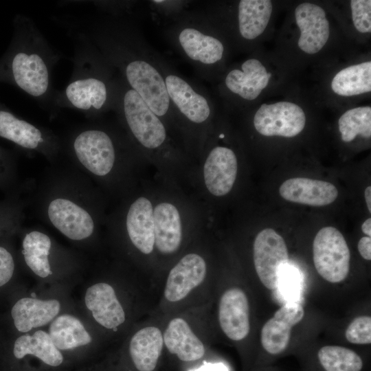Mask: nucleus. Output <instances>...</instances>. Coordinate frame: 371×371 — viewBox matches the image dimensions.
Segmentation results:
<instances>
[{
  "mask_svg": "<svg viewBox=\"0 0 371 371\" xmlns=\"http://www.w3.org/2000/svg\"><path fill=\"white\" fill-rule=\"evenodd\" d=\"M131 269L111 267L88 271L87 268L77 282L82 286L80 298L74 302L111 348L152 313L158 300L159 289L153 279Z\"/></svg>",
  "mask_w": 371,
  "mask_h": 371,
  "instance_id": "1",
  "label": "nucleus"
},
{
  "mask_svg": "<svg viewBox=\"0 0 371 371\" xmlns=\"http://www.w3.org/2000/svg\"><path fill=\"white\" fill-rule=\"evenodd\" d=\"M98 201L90 179L70 164L49 171L32 199L42 221L84 250L93 247L96 240Z\"/></svg>",
  "mask_w": 371,
  "mask_h": 371,
  "instance_id": "2",
  "label": "nucleus"
},
{
  "mask_svg": "<svg viewBox=\"0 0 371 371\" xmlns=\"http://www.w3.org/2000/svg\"><path fill=\"white\" fill-rule=\"evenodd\" d=\"M12 26L11 41L0 58V82L25 93L54 117L58 113V90L53 86L52 76L63 54L50 45L30 17L17 14Z\"/></svg>",
  "mask_w": 371,
  "mask_h": 371,
  "instance_id": "3",
  "label": "nucleus"
},
{
  "mask_svg": "<svg viewBox=\"0 0 371 371\" xmlns=\"http://www.w3.org/2000/svg\"><path fill=\"white\" fill-rule=\"evenodd\" d=\"M74 43L73 71L66 87L56 98L57 110H77L89 119L114 109L119 78L115 70L95 45L82 33L65 27Z\"/></svg>",
  "mask_w": 371,
  "mask_h": 371,
  "instance_id": "4",
  "label": "nucleus"
},
{
  "mask_svg": "<svg viewBox=\"0 0 371 371\" xmlns=\"http://www.w3.org/2000/svg\"><path fill=\"white\" fill-rule=\"evenodd\" d=\"M19 260L41 286L71 289L88 268L85 256L64 247L46 230L22 226Z\"/></svg>",
  "mask_w": 371,
  "mask_h": 371,
  "instance_id": "5",
  "label": "nucleus"
},
{
  "mask_svg": "<svg viewBox=\"0 0 371 371\" xmlns=\"http://www.w3.org/2000/svg\"><path fill=\"white\" fill-rule=\"evenodd\" d=\"M216 284L203 254L189 251L169 267L161 282L159 297L150 315L164 319L214 300Z\"/></svg>",
  "mask_w": 371,
  "mask_h": 371,
  "instance_id": "6",
  "label": "nucleus"
},
{
  "mask_svg": "<svg viewBox=\"0 0 371 371\" xmlns=\"http://www.w3.org/2000/svg\"><path fill=\"white\" fill-rule=\"evenodd\" d=\"M45 329L72 368L98 360L111 349L74 300Z\"/></svg>",
  "mask_w": 371,
  "mask_h": 371,
  "instance_id": "7",
  "label": "nucleus"
},
{
  "mask_svg": "<svg viewBox=\"0 0 371 371\" xmlns=\"http://www.w3.org/2000/svg\"><path fill=\"white\" fill-rule=\"evenodd\" d=\"M62 139V155L88 178L105 180L114 172L118 150L113 135L106 129L85 124L71 130Z\"/></svg>",
  "mask_w": 371,
  "mask_h": 371,
  "instance_id": "8",
  "label": "nucleus"
},
{
  "mask_svg": "<svg viewBox=\"0 0 371 371\" xmlns=\"http://www.w3.org/2000/svg\"><path fill=\"white\" fill-rule=\"evenodd\" d=\"M212 304L188 308L163 319L165 353L186 363L203 359L214 329Z\"/></svg>",
  "mask_w": 371,
  "mask_h": 371,
  "instance_id": "9",
  "label": "nucleus"
},
{
  "mask_svg": "<svg viewBox=\"0 0 371 371\" xmlns=\"http://www.w3.org/2000/svg\"><path fill=\"white\" fill-rule=\"evenodd\" d=\"M164 319L150 315L137 322L106 357L115 371H157L165 353Z\"/></svg>",
  "mask_w": 371,
  "mask_h": 371,
  "instance_id": "10",
  "label": "nucleus"
},
{
  "mask_svg": "<svg viewBox=\"0 0 371 371\" xmlns=\"http://www.w3.org/2000/svg\"><path fill=\"white\" fill-rule=\"evenodd\" d=\"M71 289L41 286L29 295L18 299L10 314L13 324L20 334L45 328L74 301Z\"/></svg>",
  "mask_w": 371,
  "mask_h": 371,
  "instance_id": "11",
  "label": "nucleus"
},
{
  "mask_svg": "<svg viewBox=\"0 0 371 371\" xmlns=\"http://www.w3.org/2000/svg\"><path fill=\"white\" fill-rule=\"evenodd\" d=\"M5 368V371H67L72 368L45 328L19 335Z\"/></svg>",
  "mask_w": 371,
  "mask_h": 371,
  "instance_id": "12",
  "label": "nucleus"
},
{
  "mask_svg": "<svg viewBox=\"0 0 371 371\" xmlns=\"http://www.w3.org/2000/svg\"><path fill=\"white\" fill-rule=\"evenodd\" d=\"M0 138L28 153H37L56 164L62 155V139L52 130L29 122L0 102Z\"/></svg>",
  "mask_w": 371,
  "mask_h": 371,
  "instance_id": "13",
  "label": "nucleus"
},
{
  "mask_svg": "<svg viewBox=\"0 0 371 371\" xmlns=\"http://www.w3.org/2000/svg\"><path fill=\"white\" fill-rule=\"evenodd\" d=\"M115 110L133 137L144 148L155 149L166 139L164 124L141 97L120 76Z\"/></svg>",
  "mask_w": 371,
  "mask_h": 371,
  "instance_id": "14",
  "label": "nucleus"
},
{
  "mask_svg": "<svg viewBox=\"0 0 371 371\" xmlns=\"http://www.w3.org/2000/svg\"><path fill=\"white\" fill-rule=\"evenodd\" d=\"M315 267L331 283L344 280L350 269V252L342 234L334 227H325L317 233L313 243Z\"/></svg>",
  "mask_w": 371,
  "mask_h": 371,
  "instance_id": "15",
  "label": "nucleus"
},
{
  "mask_svg": "<svg viewBox=\"0 0 371 371\" xmlns=\"http://www.w3.org/2000/svg\"><path fill=\"white\" fill-rule=\"evenodd\" d=\"M220 291L214 297H216V308L213 319H216L218 328L227 339L241 342L247 338L251 330L248 296L236 284Z\"/></svg>",
  "mask_w": 371,
  "mask_h": 371,
  "instance_id": "16",
  "label": "nucleus"
},
{
  "mask_svg": "<svg viewBox=\"0 0 371 371\" xmlns=\"http://www.w3.org/2000/svg\"><path fill=\"white\" fill-rule=\"evenodd\" d=\"M253 259L262 284L268 289H276L281 269L289 261L284 238L271 228L262 229L254 242Z\"/></svg>",
  "mask_w": 371,
  "mask_h": 371,
  "instance_id": "17",
  "label": "nucleus"
},
{
  "mask_svg": "<svg viewBox=\"0 0 371 371\" xmlns=\"http://www.w3.org/2000/svg\"><path fill=\"white\" fill-rule=\"evenodd\" d=\"M306 122V115L301 106L286 101L262 104L253 120L254 128L262 135L284 137L299 135Z\"/></svg>",
  "mask_w": 371,
  "mask_h": 371,
  "instance_id": "18",
  "label": "nucleus"
},
{
  "mask_svg": "<svg viewBox=\"0 0 371 371\" xmlns=\"http://www.w3.org/2000/svg\"><path fill=\"white\" fill-rule=\"evenodd\" d=\"M124 231L128 247L142 256L155 252L153 210L150 201L141 196L128 207L125 215Z\"/></svg>",
  "mask_w": 371,
  "mask_h": 371,
  "instance_id": "19",
  "label": "nucleus"
},
{
  "mask_svg": "<svg viewBox=\"0 0 371 371\" xmlns=\"http://www.w3.org/2000/svg\"><path fill=\"white\" fill-rule=\"evenodd\" d=\"M295 19L300 30L299 48L306 54L322 50L330 36V25L324 10L319 5L304 2L295 9Z\"/></svg>",
  "mask_w": 371,
  "mask_h": 371,
  "instance_id": "20",
  "label": "nucleus"
},
{
  "mask_svg": "<svg viewBox=\"0 0 371 371\" xmlns=\"http://www.w3.org/2000/svg\"><path fill=\"white\" fill-rule=\"evenodd\" d=\"M302 306L289 302L276 311L262 326L260 341L264 349L270 354L283 352L289 343L293 326L304 317Z\"/></svg>",
  "mask_w": 371,
  "mask_h": 371,
  "instance_id": "21",
  "label": "nucleus"
},
{
  "mask_svg": "<svg viewBox=\"0 0 371 371\" xmlns=\"http://www.w3.org/2000/svg\"><path fill=\"white\" fill-rule=\"evenodd\" d=\"M155 252L164 258L175 256L183 244L182 227L177 207L161 203L153 210Z\"/></svg>",
  "mask_w": 371,
  "mask_h": 371,
  "instance_id": "22",
  "label": "nucleus"
},
{
  "mask_svg": "<svg viewBox=\"0 0 371 371\" xmlns=\"http://www.w3.org/2000/svg\"><path fill=\"white\" fill-rule=\"evenodd\" d=\"M164 82L170 102L185 117L195 124H202L209 118V102L187 80L177 74H168Z\"/></svg>",
  "mask_w": 371,
  "mask_h": 371,
  "instance_id": "23",
  "label": "nucleus"
},
{
  "mask_svg": "<svg viewBox=\"0 0 371 371\" xmlns=\"http://www.w3.org/2000/svg\"><path fill=\"white\" fill-rule=\"evenodd\" d=\"M238 164L234 152L225 146H216L209 153L203 167L204 181L208 191L221 196L232 188Z\"/></svg>",
  "mask_w": 371,
  "mask_h": 371,
  "instance_id": "24",
  "label": "nucleus"
},
{
  "mask_svg": "<svg viewBox=\"0 0 371 371\" xmlns=\"http://www.w3.org/2000/svg\"><path fill=\"white\" fill-rule=\"evenodd\" d=\"M279 192L288 201L311 206L329 205L338 196L337 189L333 183L304 177L284 181Z\"/></svg>",
  "mask_w": 371,
  "mask_h": 371,
  "instance_id": "25",
  "label": "nucleus"
},
{
  "mask_svg": "<svg viewBox=\"0 0 371 371\" xmlns=\"http://www.w3.org/2000/svg\"><path fill=\"white\" fill-rule=\"evenodd\" d=\"M271 76L259 60L249 58L242 63L240 69H234L227 74L225 84L232 93L251 101L267 87Z\"/></svg>",
  "mask_w": 371,
  "mask_h": 371,
  "instance_id": "26",
  "label": "nucleus"
},
{
  "mask_svg": "<svg viewBox=\"0 0 371 371\" xmlns=\"http://www.w3.org/2000/svg\"><path fill=\"white\" fill-rule=\"evenodd\" d=\"M177 40L186 56L195 63L211 65L219 62L223 56V43L197 27H183L178 33Z\"/></svg>",
  "mask_w": 371,
  "mask_h": 371,
  "instance_id": "27",
  "label": "nucleus"
},
{
  "mask_svg": "<svg viewBox=\"0 0 371 371\" xmlns=\"http://www.w3.org/2000/svg\"><path fill=\"white\" fill-rule=\"evenodd\" d=\"M273 5L269 0H241L238 6V30L246 40L260 36L269 22Z\"/></svg>",
  "mask_w": 371,
  "mask_h": 371,
  "instance_id": "28",
  "label": "nucleus"
},
{
  "mask_svg": "<svg viewBox=\"0 0 371 371\" xmlns=\"http://www.w3.org/2000/svg\"><path fill=\"white\" fill-rule=\"evenodd\" d=\"M333 92L340 96H354L371 91V62L350 65L337 72L331 81Z\"/></svg>",
  "mask_w": 371,
  "mask_h": 371,
  "instance_id": "29",
  "label": "nucleus"
},
{
  "mask_svg": "<svg viewBox=\"0 0 371 371\" xmlns=\"http://www.w3.org/2000/svg\"><path fill=\"white\" fill-rule=\"evenodd\" d=\"M21 192L6 194L0 200V240L16 234L23 226L27 201Z\"/></svg>",
  "mask_w": 371,
  "mask_h": 371,
  "instance_id": "30",
  "label": "nucleus"
},
{
  "mask_svg": "<svg viewBox=\"0 0 371 371\" xmlns=\"http://www.w3.org/2000/svg\"><path fill=\"white\" fill-rule=\"evenodd\" d=\"M341 138L344 142L354 140L357 136L371 137V108L369 106L350 109L344 113L338 121Z\"/></svg>",
  "mask_w": 371,
  "mask_h": 371,
  "instance_id": "31",
  "label": "nucleus"
},
{
  "mask_svg": "<svg viewBox=\"0 0 371 371\" xmlns=\"http://www.w3.org/2000/svg\"><path fill=\"white\" fill-rule=\"evenodd\" d=\"M318 359L326 371H360L361 357L353 350L339 346H325L318 351Z\"/></svg>",
  "mask_w": 371,
  "mask_h": 371,
  "instance_id": "32",
  "label": "nucleus"
},
{
  "mask_svg": "<svg viewBox=\"0 0 371 371\" xmlns=\"http://www.w3.org/2000/svg\"><path fill=\"white\" fill-rule=\"evenodd\" d=\"M0 190L6 194L22 191L15 154L0 146Z\"/></svg>",
  "mask_w": 371,
  "mask_h": 371,
  "instance_id": "33",
  "label": "nucleus"
},
{
  "mask_svg": "<svg viewBox=\"0 0 371 371\" xmlns=\"http://www.w3.org/2000/svg\"><path fill=\"white\" fill-rule=\"evenodd\" d=\"M14 236L0 240V287L8 284L14 277L17 269L19 257L11 241Z\"/></svg>",
  "mask_w": 371,
  "mask_h": 371,
  "instance_id": "34",
  "label": "nucleus"
},
{
  "mask_svg": "<svg viewBox=\"0 0 371 371\" xmlns=\"http://www.w3.org/2000/svg\"><path fill=\"white\" fill-rule=\"evenodd\" d=\"M346 339L355 344H370L371 343V317L362 315L356 317L346 330Z\"/></svg>",
  "mask_w": 371,
  "mask_h": 371,
  "instance_id": "35",
  "label": "nucleus"
},
{
  "mask_svg": "<svg viewBox=\"0 0 371 371\" xmlns=\"http://www.w3.org/2000/svg\"><path fill=\"white\" fill-rule=\"evenodd\" d=\"M352 19L355 29L361 33L371 32V1H350Z\"/></svg>",
  "mask_w": 371,
  "mask_h": 371,
  "instance_id": "36",
  "label": "nucleus"
},
{
  "mask_svg": "<svg viewBox=\"0 0 371 371\" xmlns=\"http://www.w3.org/2000/svg\"><path fill=\"white\" fill-rule=\"evenodd\" d=\"M300 275L297 270L286 264L280 271L278 288L289 298L295 297L300 289Z\"/></svg>",
  "mask_w": 371,
  "mask_h": 371,
  "instance_id": "37",
  "label": "nucleus"
},
{
  "mask_svg": "<svg viewBox=\"0 0 371 371\" xmlns=\"http://www.w3.org/2000/svg\"><path fill=\"white\" fill-rule=\"evenodd\" d=\"M67 371H115L106 355L89 363L71 368Z\"/></svg>",
  "mask_w": 371,
  "mask_h": 371,
  "instance_id": "38",
  "label": "nucleus"
},
{
  "mask_svg": "<svg viewBox=\"0 0 371 371\" xmlns=\"http://www.w3.org/2000/svg\"><path fill=\"white\" fill-rule=\"evenodd\" d=\"M357 248L361 256L367 260H371V238L362 237L357 245Z\"/></svg>",
  "mask_w": 371,
  "mask_h": 371,
  "instance_id": "39",
  "label": "nucleus"
},
{
  "mask_svg": "<svg viewBox=\"0 0 371 371\" xmlns=\"http://www.w3.org/2000/svg\"><path fill=\"white\" fill-rule=\"evenodd\" d=\"M190 371H228L227 368L222 363H205L197 368Z\"/></svg>",
  "mask_w": 371,
  "mask_h": 371,
  "instance_id": "40",
  "label": "nucleus"
},
{
  "mask_svg": "<svg viewBox=\"0 0 371 371\" xmlns=\"http://www.w3.org/2000/svg\"><path fill=\"white\" fill-rule=\"evenodd\" d=\"M362 232L368 237L371 236V218H367L361 225Z\"/></svg>",
  "mask_w": 371,
  "mask_h": 371,
  "instance_id": "41",
  "label": "nucleus"
},
{
  "mask_svg": "<svg viewBox=\"0 0 371 371\" xmlns=\"http://www.w3.org/2000/svg\"><path fill=\"white\" fill-rule=\"evenodd\" d=\"M365 200L368 209L371 212V186H368L364 192Z\"/></svg>",
  "mask_w": 371,
  "mask_h": 371,
  "instance_id": "42",
  "label": "nucleus"
}]
</instances>
